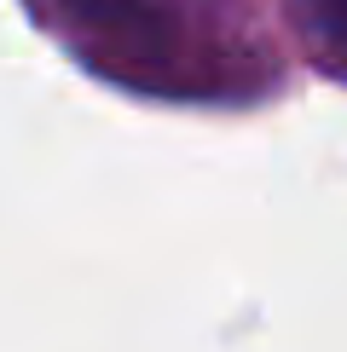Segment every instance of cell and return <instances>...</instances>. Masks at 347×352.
Returning a JSON list of instances; mask_svg holds the SVG:
<instances>
[{
  "label": "cell",
  "mask_w": 347,
  "mask_h": 352,
  "mask_svg": "<svg viewBox=\"0 0 347 352\" xmlns=\"http://www.w3.org/2000/svg\"><path fill=\"white\" fill-rule=\"evenodd\" d=\"M47 12L98 69L162 93H209L238 58L226 0H47Z\"/></svg>",
  "instance_id": "1"
},
{
  "label": "cell",
  "mask_w": 347,
  "mask_h": 352,
  "mask_svg": "<svg viewBox=\"0 0 347 352\" xmlns=\"http://www.w3.org/2000/svg\"><path fill=\"white\" fill-rule=\"evenodd\" d=\"M289 18H295V35L307 41L313 64L347 81V0H289Z\"/></svg>",
  "instance_id": "2"
}]
</instances>
